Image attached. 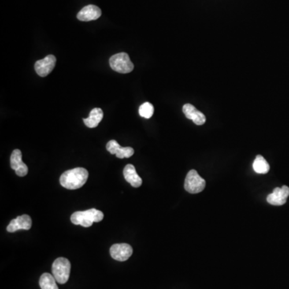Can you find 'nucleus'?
Segmentation results:
<instances>
[{"label":"nucleus","mask_w":289,"mask_h":289,"mask_svg":"<svg viewBox=\"0 0 289 289\" xmlns=\"http://www.w3.org/2000/svg\"><path fill=\"white\" fill-rule=\"evenodd\" d=\"M88 178L87 170L77 167L64 172L60 176V183L63 187L68 190H76L86 184Z\"/></svg>","instance_id":"obj_1"},{"label":"nucleus","mask_w":289,"mask_h":289,"mask_svg":"<svg viewBox=\"0 0 289 289\" xmlns=\"http://www.w3.org/2000/svg\"><path fill=\"white\" fill-rule=\"evenodd\" d=\"M104 219L103 212L99 210L93 209L74 212L71 216V222L75 225H80L84 227H90L93 223H99Z\"/></svg>","instance_id":"obj_2"},{"label":"nucleus","mask_w":289,"mask_h":289,"mask_svg":"<svg viewBox=\"0 0 289 289\" xmlns=\"http://www.w3.org/2000/svg\"><path fill=\"white\" fill-rule=\"evenodd\" d=\"M70 271L71 264L68 259L60 257L53 262L52 272L57 283L60 284L67 283L69 279Z\"/></svg>","instance_id":"obj_3"},{"label":"nucleus","mask_w":289,"mask_h":289,"mask_svg":"<svg viewBox=\"0 0 289 289\" xmlns=\"http://www.w3.org/2000/svg\"><path fill=\"white\" fill-rule=\"evenodd\" d=\"M109 64L113 71L119 73H130L134 68V64L130 60L129 55L126 53L113 55L109 59Z\"/></svg>","instance_id":"obj_4"},{"label":"nucleus","mask_w":289,"mask_h":289,"mask_svg":"<svg viewBox=\"0 0 289 289\" xmlns=\"http://www.w3.org/2000/svg\"><path fill=\"white\" fill-rule=\"evenodd\" d=\"M206 186V181L198 175L195 170L189 171L185 180V190L190 194L202 192Z\"/></svg>","instance_id":"obj_5"},{"label":"nucleus","mask_w":289,"mask_h":289,"mask_svg":"<svg viewBox=\"0 0 289 289\" xmlns=\"http://www.w3.org/2000/svg\"><path fill=\"white\" fill-rule=\"evenodd\" d=\"M57 58L53 55H49L42 60H37L35 64V69L39 76L45 77L52 72L56 66Z\"/></svg>","instance_id":"obj_6"},{"label":"nucleus","mask_w":289,"mask_h":289,"mask_svg":"<svg viewBox=\"0 0 289 289\" xmlns=\"http://www.w3.org/2000/svg\"><path fill=\"white\" fill-rule=\"evenodd\" d=\"M133 249L128 243H116L110 247L112 258L117 261H126L132 256Z\"/></svg>","instance_id":"obj_7"},{"label":"nucleus","mask_w":289,"mask_h":289,"mask_svg":"<svg viewBox=\"0 0 289 289\" xmlns=\"http://www.w3.org/2000/svg\"><path fill=\"white\" fill-rule=\"evenodd\" d=\"M288 196V186H283L281 188L276 187V188L274 189L273 192L267 197V201H268V203L272 204L274 206H282L283 204L286 203Z\"/></svg>","instance_id":"obj_8"},{"label":"nucleus","mask_w":289,"mask_h":289,"mask_svg":"<svg viewBox=\"0 0 289 289\" xmlns=\"http://www.w3.org/2000/svg\"><path fill=\"white\" fill-rule=\"evenodd\" d=\"M106 149L111 154H115L120 159L129 158L132 157L134 153L132 147H121L115 140H111L107 143Z\"/></svg>","instance_id":"obj_9"},{"label":"nucleus","mask_w":289,"mask_h":289,"mask_svg":"<svg viewBox=\"0 0 289 289\" xmlns=\"http://www.w3.org/2000/svg\"><path fill=\"white\" fill-rule=\"evenodd\" d=\"M11 167L16 171V175L20 177H24L28 173V168L22 160V152L20 150H14L11 156Z\"/></svg>","instance_id":"obj_10"},{"label":"nucleus","mask_w":289,"mask_h":289,"mask_svg":"<svg viewBox=\"0 0 289 289\" xmlns=\"http://www.w3.org/2000/svg\"><path fill=\"white\" fill-rule=\"evenodd\" d=\"M31 225H32V221H31V217L28 215H23L12 220L7 227V231L12 233L16 232L19 230H30Z\"/></svg>","instance_id":"obj_11"},{"label":"nucleus","mask_w":289,"mask_h":289,"mask_svg":"<svg viewBox=\"0 0 289 289\" xmlns=\"http://www.w3.org/2000/svg\"><path fill=\"white\" fill-rule=\"evenodd\" d=\"M183 112L186 118L193 120V122L197 126H202L206 122L205 115L191 104H186L183 105Z\"/></svg>","instance_id":"obj_12"},{"label":"nucleus","mask_w":289,"mask_h":289,"mask_svg":"<svg viewBox=\"0 0 289 289\" xmlns=\"http://www.w3.org/2000/svg\"><path fill=\"white\" fill-rule=\"evenodd\" d=\"M101 16V10L95 5H88L77 14V19L80 21H92L99 19Z\"/></svg>","instance_id":"obj_13"},{"label":"nucleus","mask_w":289,"mask_h":289,"mask_svg":"<svg viewBox=\"0 0 289 289\" xmlns=\"http://www.w3.org/2000/svg\"><path fill=\"white\" fill-rule=\"evenodd\" d=\"M123 174H124L125 179L131 186H134L135 188H138V187L142 186V179H141V177L137 173L136 169H135L134 166L131 165V164H128V165L126 166Z\"/></svg>","instance_id":"obj_14"},{"label":"nucleus","mask_w":289,"mask_h":289,"mask_svg":"<svg viewBox=\"0 0 289 289\" xmlns=\"http://www.w3.org/2000/svg\"><path fill=\"white\" fill-rule=\"evenodd\" d=\"M104 113L102 109L95 108L90 112V116L88 118H84V123L89 128H96L103 119Z\"/></svg>","instance_id":"obj_15"},{"label":"nucleus","mask_w":289,"mask_h":289,"mask_svg":"<svg viewBox=\"0 0 289 289\" xmlns=\"http://www.w3.org/2000/svg\"><path fill=\"white\" fill-rule=\"evenodd\" d=\"M253 167L255 172L261 175H265L270 170L269 164L262 155L256 156Z\"/></svg>","instance_id":"obj_16"},{"label":"nucleus","mask_w":289,"mask_h":289,"mask_svg":"<svg viewBox=\"0 0 289 289\" xmlns=\"http://www.w3.org/2000/svg\"><path fill=\"white\" fill-rule=\"evenodd\" d=\"M39 286L41 289H59L57 280L50 273H44L39 278Z\"/></svg>","instance_id":"obj_17"},{"label":"nucleus","mask_w":289,"mask_h":289,"mask_svg":"<svg viewBox=\"0 0 289 289\" xmlns=\"http://www.w3.org/2000/svg\"><path fill=\"white\" fill-rule=\"evenodd\" d=\"M154 109H153V105L150 102H145L142 104L139 108V114L140 116L145 118L149 119L153 116Z\"/></svg>","instance_id":"obj_18"}]
</instances>
